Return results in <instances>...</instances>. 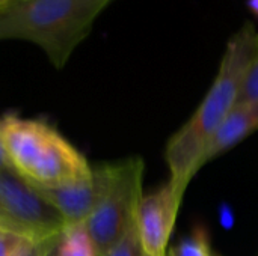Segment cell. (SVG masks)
Instances as JSON below:
<instances>
[{
  "mask_svg": "<svg viewBox=\"0 0 258 256\" xmlns=\"http://www.w3.org/2000/svg\"><path fill=\"white\" fill-rule=\"evenodd\" d=\"M257 50L258 32L248 21L228 39L218 74L198 109L169 139L165 149L169 181L181 193L200 172L198 161L207 142L237 104Z\"/></svg>",
  "mask_w": 258,
  "mask_h": 256,
  "instance_id": "6da1fadb",
  "label": "cell"
},
{
  "mask_svg": "<svg viewBox=\"0 0 258 256\" xmlns=\"http://www.w3.org/2000/svg\"><path fill=\"white\" fill-rule=\"evenodd\" d=\"M113 0H9L0 6V41L38 45L56 69L88 38Z\"/></svg>",
  "mask_w": 258,
  "mask_h": 256,
  "instance_id": "7a4b0ae2",
  "label": "cell"
},
{
  "mask_svg": "<svg viewBox=\"0 0 258 256\" xmlns=\"http://www.w3.org/2000/svg\"><path fill=\"white\" fill-rule=\"evenodd\" d=\"M0 139L11 167L35 187H65L92 175L85 155L45 121L6 113Z\"/></svg>",
  "mask_w": 258,
  "mask_h": 256,
  "instance_id": "3957f363",
  "label": "cell"
},
{
  "mask_svg": "<svg viewBox=\"0 0 258 256\" xmlns=\"http://www.w3.org/2000/svg\"><path fill=\"white\" fill-rule=\"evenodd\" d=\"M103 189L95 210L85 222L100 255L104 256L136 220L142 201L144 161L132 157L100 166Z\"/></svg>",
  "mask_w": 258,
  "mask_h": 256,
  "instance_id": "277c9868",
  "label": "cell"
},
{
  "mask_svg": "<svg viewBox=\"0 0 258 256\" xmlns=\"http://www.w3.org/2000/svg\"><path fill=\"white\" fill-rule=\"evenodd\" d=\"M62 214L14 169L0 170V229L38 243L62 232Z\"/></svg>",
  "mask_w": 258,
  "mask_h": 256,
  "instance_id": "5b68a950",
  "label": "cell"
},
{
  "mask_svg": "<svg viewBox=\"0 0 258 256\" xmlns=\"http://www.w3.org/2000/svg\"><path fill=\"white\" fill-rule=\"evenodd\" d=\"M184 193L171 181L151 195L142 196L136 223L144 253L166 256V246L172 234Z\"/></svg>",
  "mask_w": 258,
  "mask_h": 256,
  "instance_id": "8992f818",
  "label": "cell"
},
{
  "mask_svg": "<svg viewBox=\"0 0 258 256\" xmlns=\"http://www.w3.org/2000/svg\"><path fill=\"white\" fill-rule=\"evenodd\" d=\"M39 193L62 214L67 225L85 223L97 207L103 189V175L100 166L92 169V175L80 183L42 189L36 187Z\"/></svg>",
  "mask_w": 258,
  "mask_h": 256,
  "instance_id": "52a82bcc",
  "label": "cell"
},
{
  "mask_svg": "<svg viewBox=\"0 0 258 256\" xmlns=\"http://www.w3.org/2000/svg\"><path fill=\"white\" fill-rule=\"evenodd\" d=\"M255 130H258V101H237L207 142L198 161V170L218 155L239 145Z\"/></svg>",
  "mask_w": 258,
  "mask_h": 256,
  "instance_id": "ba28073f",
  "label": "cell"
},
{
  "mask_svg": "<svg viewBox=\"0 0 258 256\" xmlns=\"http://www.w3.org/2000/svg\"><path fill=\"white\" fill-rule=\"evenodd\" d=\"M56 256H101L86 223L67 225L59 234Z\"/></svg>",
  "mask_w": 258,
  "mask_h": 256,
  "instance_id": "9c48e42d",
  "label": "cell"
},
{
  "mask_svg": "<svg viewBox=\"0 0 258 256\" xmlns=\"http://www.w3.org/2000/svg\"><path fill=\"white\" fill-rule=\"evenodd\" d=\"M169 256H215L209 246L207 234L203 229H197L192 235L178 241L171 250Z\"/></svg>",
  "mask_w": 258,
  "mask_h": 256,
  "instance_id": "30bf717a",
  "label": "cell"
},
{
  "mask_svg": "<svg viewBox=\"0 0 258 256\" xmlns=\"http://www.w3.org/2000/svg\"><path fill=\"white\" fill-rule=\"evenodd\" d=\"M104 256H144L136 220L130 225V228L121 237V240Z\"/></svg>",
  "mask_w": 258,
  "mask_h": 256,
  "instance_id": "8fae6325",
  "label": "cell"
},
{
  "mask_svg": "<svg viewBox=\"0 0 258 256\" xmlns=\"http://www.w3.org/2000/svg\"><path fill=\"white\" fill-rule=\"evenodd\" d=\"M29 240L15 235L12 232H3L0 235V256H18L21 249L26 246Z\"/></svg>",
  "mask_w": 258,
  "mask_h": 256,
  "instance_id": "7c38bea8",
  "label": "cell"
},
{
  "mask_svg": "<svg viewBox=\"0 0 258 256\" xmlns=\"http://www.w3.org/2000/svg\"><path fill=\"white\" fill-rule=\"evenodd\" d=\"M239 101H258V50L254 63L246 77V81L243 84Z\"/></svg>",
  "mask_w": 258,
  "mask_h": 256,
  "instance_id": "4fadbf2b",
  "label": "cell"
},
{
  "mask_svg": "<svg viewBox=\"0 0 258 256\" xmlns=\"http://www.w3.org/2000/svg\"><path fill=\"white\" fill-rule=\"evenodd\" d=\"M57 237H59V234L48 238V240H42V241H38V243L27 241L26 246L18 253V256H45V253L51 249V246L57 240Z\"/></svg>",
  "mask_w": 258,
  "mask_h": 256,
  "instance_id": "5bb4252c",
  "label": "cell"
},
{
  "mask_svg": "<svg viewBox=\"0 0 258 256\" xmlns=\"http://www.w3.org/2000/svg\"><path fill=\"white\" fill-rule=\"evenodd\" d=\"M3 169H12L11 164H9V158H8V154L5 151V146H3V142L0 139V170Z\"/></svg>",
  "mask_w": 258,
  "mask_h": 256,
  "instance_id": "9a60e30c",
  "label": "cell"
},
{
  "mask_svg": "<svg viewBox=\"0 0 258 256\" xmlns=\"http://www.w3.org/2000/svg\"><path fill=\"white\" fill-rule=\"evenodd\" d=\"M246 3H248V8L251 9V12L258 18V0H246Z\"/></svg>",
  "mask_w": 258,
  "mask_h": 256,
  "instance_id": "2e32d148",
  "label": "cell"
},
{
  "mask_svg": "<svg viewBox=\"0 0 258 256\" xmlns=\"http://www.w3.org/2000/svg\"><path fill=\"white\" fill-rule=\"evenodd\" d=\"M57 238H59V237H57ZM56 243H57V240L54 241V244H53V246H51V249L45 253V256H56Z\"/></svg>",
  "mask_w": 258,
  "mask_h": 256,
  "instance_id": "e0dca14e",
  "label": "cell"
},
{
  "mask_svg": "<svg viewBox=\"0 0 258 256\" xmlns=\"http://www.w3.org/2000/svg\"><path fill=\"white\" fill-rule=\"evenodd\" d=\"M8 2H9V0H0V6H3V5H6Z\"/></svg>",
  "mask_w": 258,
  "mask_h": 256,
  "instance_id": "ac0fdd59",
  "label": "cell"
},
{
  "mask_svg": "<svg viewBox=\"0 0 258 256\" xmlns=\"http://www.w3.org/2000/svg\"><path fill=\"white\" fill-rule=\"evenodd\" d=\"M3 232H5V231H3V229H0V235H2V234H3Z\"/></svg>",
  "mask_w": 258,
  "mask_h": 256,
  "instance_id": "d6986e66",
  "label": "cell"
},
{
  "mask_svg": "<svg viewBox=\"0 0 258 256\" xmlns=\"http://www.w3.org/2000/svg\"><path fill=\"white\" fill-rule=\"evenodd\" d=\"M144 256H150V255H147V253H144Z\"/></svg>",
  "mask_w": 258,
  "mask_h": 256,
  "instance_id": "ffe728a7",
  "label": "cell"
}]
</instances>
